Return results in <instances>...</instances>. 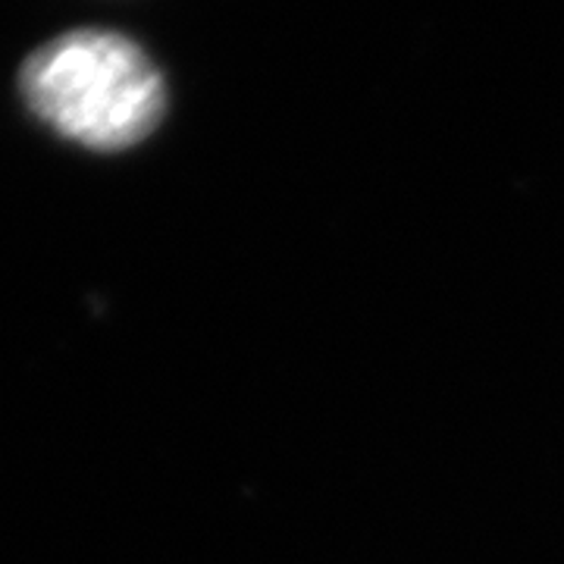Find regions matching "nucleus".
Instances as JSON below:
<instances>
[{
	"mask_svg": "<svg viewBox=\"0 0 564 564\" xmlns=\"http://www.w3.org/2000/svg\"><path fill=\"white\" fill-rule=\"evenodd\" d=\"M20 88L41 122L91 151L139 144L166 110L161 69L135 41L104 29L41 44L22 63Z\"/></svg>",
	"mask_w": 564,
	"mask_h": 564,
	"instance_id": "nucleus-1",
	"label": "nucleus"
}]
</instances>
